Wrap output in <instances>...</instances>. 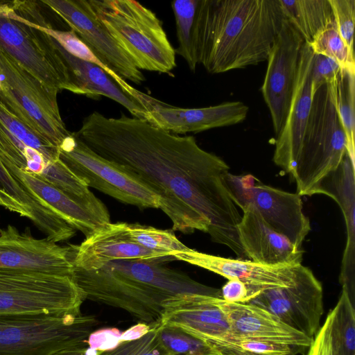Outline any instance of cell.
Returning <instances> with one entry per match:
<instances>
[{"mask_svg":"<svg viewBox=\"0 0 355 355\" xmlns=\"http://www.w3.org/2000/svg\"><path fill=\"white\" fill-rule=\"evenodd\" d=\"M73 133L151 190L173 231L206 232L239 259L246 257L237 232L241 214L225 182L230 167L200 148L193 136L181 137L134 116L108 118L96 111Z\"/></svg>","mask_w":355,"mask_h":355,"instance_id":"obj_1","label":"cell"},{"mask_svg":"<svg viewBox=\"0 0 355 355\" xmlns=\"http://www.w3.org/2000/svg\"><path fill=\"white\" fill-rule=\"evenodd\" d=\"M283 18L278 0H199L198 64L215 74L267 60Z\"/></svg>","mask_w":355,"mask_h":355,"instance_id":"obj_2","label":"cell"},{"mask_svg":"<svg viewBox=\"0 0 355 355\" xmlns=\"http://www.w3.org/2000/svg\"><path fill=\"white\" fill-rule=\"evenodd\" d=\"M71 278L85 292L86 299L119 308L141 322L160 324L167 293L174 272L164 263L141 259H119L99 269L73 267Z\"/></svg>","mask_w":355,"mask_h":355,"instance_id":"obj_3","label":"cell"},{"mask_svg":"<svg viewBox=\"0 0 355 355\" xmlns=\"http://www.w3.org/2000/svg\"><path fill=\"white\" fill-rule=\"evenodd\" d=\"M336 80L321 86L312 98L298 155L290 173L300 196L318 194L322 182L337 170L347 153V139L334 101Z\"/></svg>","mask_w":355,"mask_h":355,"instance_id":"obj_4","label":"cell"},{"mask_svg":"<svg viewBox=\"0 0 355 355\" xmlns=\"http://www.w3.org/2000/svg\"><path fill=\"white\" fill-rule=\"evenodd\" d=\"M98 20L139 70L169 73L175 51L162 23L150 9L132 0H89Z\"/></svg>","mask_w":355,"mask_h":355,"instance_id":"obj_5","label":"cell"},{"mask_svg":"<svg viewBox=\"0 0 355 355\" xmlns=\"http://www.w3.org/2000/svg\"><path fill=\"white\" fill-rule=\"evenodd\" d=\"M98 321L79 314L0 315V355H53L87 350Z\"/></svg>","mask_w":355,"mask_h":355,"instance_id":"obj_6","label":"cell"},{"mask_svg":"<svg viewBox=\"0 0 355 355\" xmlns=\"http://www.w3.org/2000/svg\"><path fill=\"white\" fill-rule=\"evenodd\" d=\"M85 300L69 276L0 268V315L79 314Z\"/></svg>","mask_w":355,"mask_h":355,"instance_id":"obj_7","label":"cell"},{"mask_svg":"<svg viewBox=\"0 0 355 355\" xmlns=\"http://www.w3.org/2000/svg\"><path fill=\"white\" fill-rule=\"evenodd\" d=\"M0 49L49 89L77 94L69 67L55 40L15 9L0 15Z\"/></svg>","mask_w":355,"mask_h":355,"instance_id":"obj_8","label":"cell"},{"mask_svg":"<svg viewBox=\"0 0 355 355\" xmlns=\"http://www.w3.org/2000/svg\"><path fill=\"white\" fill-rule=\"evenodd\" d=\"M58 93L0 49V99L23 121L59 148L71 132L62 119Z\"/></svg>","mask_w":355,"mask_h":355,"instance_id":"obj_9","label":"cell"},{"mask_svg":"<svg viewBox=\"0 0 355 355\" xmlns=\"http://www.w3.org/2000/svg\"><path fill=\"white\" fill-rule=\"evenodd\" d=\"M58 149V158L89 187L140 209L159 208L157 196L145 184L93 151L73 132Z\"/></svg>","mask_w":355,"mask_h":355,"instance_id":"obj_10","label":"cell"},{"mask_svg":"<svg viewBox=\"0 0 355 355\" xmlns=\"http://www.w3.org/2000/svg\"><path fill=\"white\" fill-rule=\"evenodd\" d=\"M225 182L238 207L242 209L248 203L252 204L273 230L302 249L311 231L302 196L265 184L251 174L236 175L229 172Z\"/></svg>","mask_w":355,"mask_h":355,"instance_id":"obj_11","label":"cell"},{"mask_svg":"<svg viewBox=\"0 0 355 355\" xmlns=\"http://www.w3.org/2000/svg\"><path fill=\"white\" fill-rule=\"evenodd\" d=\"M249 303L268 311L311 339L321 327L322 286L312 270L302 263L296 266L291 286L265 289Z\"/></svg>","mask_w":355,"mask_h":355,"instance_id":"obj_12","label":"cell"},{"mask_svg":"<svg viewBox=\"0 0 355 355\" xmlns=\"http://www.w3.org/2000/svg\"><path fill=\"white\" fill-rule=\"evenodd\" d=\"M304 43L301 35L284 17L268 54L261 87L275 137L279 134L286 118Z\"/></svg>","mask_w":355,"mask_h":355,"instance_id":"obj_13","label":"cell"},{"mask_svg":"<svg viewBox=\"0 0 355 355\" xmlns=\"http://www.w3.org/2000/svg\"><path fill=\"white\" fill-rule=\"evenodd\" d=\"M112 71L141 85L146 78L98 20L89 0H42Z\"/></svg>","mask_w":355,"mask_h":355,"instance_id":"obj_14","label":"cell"},{"mask_svg":"<svg viewBox=\"0 0 355 355\" xmlns=\"http://www.w3.org/2000/svg\"><path fill=\"white\" fill-rule=\"evenodd\" d=\"M76 245H60L32 236L30 228L21 232L8 225L0 227V268L39 271L71 277Z\"/></svg>","mask_w":355,"mask_h":355,"instance_id":"obj_15","label":"cell"},{"mask_svg":"<svg viewBox=\"0 0 355 355\" xmlns=\"http://www.w3.org/2000/svg\"><path fill=\"white\" fill-rule=\"evenodd\" d=\"M218 298L200 294L168 297L163 303L159 324L178 328L205 343L223 339L229 335L230 325Z\"/></svg>","mask_w":355,"mask_h":355,"instance_id":"obj_16","label":"cell"},{"mask_svg":"<svg viewBox=\"0 0 355 355\" xmlns=\"http://www.w3.org/2000/svg\"><path fill=\"white\" fill-rule=\"evenodd\" d=\"M249 107L241 101H230L201 108H182L154 99L145 120L173 134L200 132L243 121Z\"/></svg>","mask_w":355,"mask_h":355,"instance_id":"obj_17","label":"cell"},{"mask_svg":"<svg viewBox=\"0 0 355 355\" xmlns=\"http://www.w3.org/2000/svg\"><path fill=\"white\" fill-rule=\"evenodd\" d=\"M313 55L308 43L304 42L288 111L284 125L276 137L272 159L288 174L295 164L311 107L310 73Z\"/></svg>","mask_w":355,"mask_h":355,"instance_id":"obj_18","label":"cell"},{"mask_svg":"<svg viewBox=\"0 0 355 355\" xmlns=\"http://www.w3.org/2000/svg\"><path fill=\"white\" fill-rule=\"evenodd\" d=\"M119 259H141L165 263L176 260L173 256L157 252L130 241L125 223L106 224L76 245L73 267L85 270L99 269Z\"/></svg>","mask_w":355,"mask_h":355,"instance_id":"obj_19","label":"cell"},{"mask_svg":"<svg viewBox=\"0 0 355 355\" xmlns=\"http://www.w3.org/2000/svg\"><path fill=\"white\" fill-rule=\"evenodd\" d=\"M237 225L239 239L247 258L265 266L302 263L304 250L273 230L251 203L242 209Z\"/></svg>","mask_w":355,"mask_h":355,"instance_id":"obj_20","label":"cell"},{"mask_svg":"<svg viewBox=\"0 0 355 355\" xmlns=\"http://www.w3.org/2000/svg\"><path fill=\"white\" fill-rule=\"evenodd\" d=\"M217 303L230 325L227 337L279 343L299 350L309 348L313 339L291 328L268 311L252 303ZM226 337V338H227Z\"/></svg>","mask_w":355,"mask_h":355,"instance_id":"obj_21","label":"cell"},{"mask_svg":"<svg viewBox=\"0 0 355 355\" xmlns=\"http://www.w3.org/2000/svg\"><path fill=\"white\" fill-rule=\"evenodd\" d=\"M174 257L227 279H237L263 290L291 286L294 282L297 266H265L251 260L225 258L191 248L174 255Z\"/></svg>","mask_w":355,"mask_h":355,"instance_id":"obj_22","label":"cell"},{"mask_svg":"<svg viewBox=\"0 0 355 355\" xmlns=\"http://www.w3.org/2000/svg\"><path fill=\"white\" fill-rule=\"evenodd\" d=\"M0 206L26 217L55 243L72 238L76 230L13 177L0 160Z\"/></svg>","mask_w":355,"mask_h":355,"instance_id":"obj_23","label":"cell"},{"mask_svg":"<svg viewBox=\"0 0 355 355\" xmlns=\"http://www.w3.org/2000/svg\"><path fill=\"white\" fill-rule=\"evenodd\" d=\"M10 174L86 237L106 225L94 214L37 175L1 161Z\"/></svg>","mask_w":355,"mask_h":355,"instance_id":"obj_24","label":"cell"},{"mask_svg":"<svg viewBox=\"0 0 355 355\" xmlns=\"http://www.w3.org/2000/svg\"><path fill=\"white\" fill-rule=\"evenodd\" d=\"M55 43L69 67L77 94L93 98L100 96H106L123 106L134 117L145 120L146 110L123 92L103 69L72 56Z\"/></svg>","mask_w":355,"mask_h":355,"instance_id":"obj_25","label":"cell"},{"mask_svg":"<svg viewBox=\"0 0 355 355\" xmlns=\"http://www.w3.org/2000/svg\"><path fill=\"white\" fill-rule=\"evenodd\" d=\"M37 175L88 209L105 224L110 223L106 206L89 190L87 184L59 158L48 163Z\"/></svg>","mask_w":355,"mask_h":355,"instance_id":"obj_26","label":"cell"},{"mask_svg":"<svg viewBox=\"0 0 355 355\" xmlns=\"http://www.w3.org/2000/svg\"><path fill=\"white\" fill-rule=\"evenodd\" d=\"M319 193L328 195L338 202L347 225L348 239L343 259L354 261V163L347 153L337 170L322 182Z\"/></svg>","mask_w":355,"mask_h":355,"instance_id":"obj_27","label":"cell"},{"mask_svg":"<svg viewBox=\"0 0 355 355\" xmlns=\"http://www.w3.org/2000/svg\"><path fill=\"white\" fill-rule=\"evenodd\" d=\"M278 3L284 17L308 44L334 21L329 0H278Z\"/></svg>","mask_w":355,"mask_h":355,"instance_id":"obj_28","label":"cell"},{"mask_svg":"<svg viewBox=\"0 0 355 355\" xmlns=\"http://www.w3.org/2000/svg\"><path fill=\"white\" fill-rule=\"evenodd\" d=\"M44 32L49 35L62 49L72 56L81 60L92 63L103 69L118 86L143 107L150 96L144 94L122 78L104 63L90 48L72 30L62 31L50 28H43Z\"/></svg>","mask_w":355,"mask_h":355,"instance_id":"obj_29","label":"cell"},{"mask_svg":"<svg viewBox=\"0 0 355 355\" xmlns=\"http://www.w3.org/2000/svg\"><path fill=\"white\" fill-rule=\"evenodd\" d=\"M336 355H355V306L342 291L336 306L327 315Z\"/></svg>","mask_w":355,"mask_h":355,"instance_id":"obj_30","label":"cell"},{"mask_svg":"<svg viewBox=\"0 0 355 355\" xmlns=\"http://www.w3.org/2000/svg\"><path fill=\"white\" fill-rule=\"evenodd\" d=\"M198 5L199 0H176L171 2L178 41L175 53L185 60L192 71H196L198 64L195 45L196 17Z\"/></svg>","mask_w":355,"mask_h":355,"instance_id":"obj_31","label":"cell"},{"mask_svg":"<svg viewBox=\"0 0 355 355\" xmlns=\"http://www.w3.org/2000/svg\"><path fill=\"white\" fill-rule=\"evenodd\" d=\"M336 108L347 139V153L354 163L355 73L341 70L334 85Z\"/></svg>","mask_w":355,"mask_h":355,"instance_id":"obj_32","label":"cell"},{"mask_svg":"<svg viewBox=\"0 0 355 355\" xmlns=\"http://www.w3.org/2000/svg\"><path fill=\"white\" fill-rule=\"evenodd\" d=\"M127 238L148 250L173 256L189 251L191 248L183 244L169 230H161L139 223H125Z\"/></svg>","mask_w":355,"mask_h":355,"instance_id":"obj_33","label":"cell"},{"mask_svg":"<svg viewBox=\"0 0 355 355\" xmlns=\"http://www.w3.org/2000/svg\"><path fill=\"white\" fill-rule=\"evenodd\" d=\"M207 343L216 355H295L300 352L286 344L250 338L227 337Z\"/></svg>","mask_w":355,"mask_h":355,"instance_id":"obj_34","label":"cell"},{"mask_svg":"<svg viewBox=\"0 0 355 355\" xmlns=\"http://www.w3.org/2000/svg\"><path fill=\"white\" fill-rule=\"evenodd\" d=\"M308 44L314 54L329 58L341 70L355 73L354 53L340 37L335 21L320 31Z\"/></svg>","mask_w":355,"mask_h":355,"instance_id":"obj_35","label":"cell"},{"mask_svg":"<svg viewBox=\"0 0 355 355\" xmlns=\"http://www.w3.org/2000/svg\"><path fill=\"white\" fill-rule=\"evenodd\" d=\"M157 331L159 343L167 355H216L207 343L178 328L159 324Z\"/></svg>","mask_w":355,"mask_h":355,"instance_id":"obj_36","label":"cell"},{"mask_svg":"<svg viewBox=\"0 0 355 355\" xmlns=\"http://www.w3.org/2000/svg\"><path fill=\"white\" fill-rule=\"evenodd\" d=\"M157 328V326L153 327L141 338L121 342L114 349L99 352V355H167L158 340Z\"/></svg>","mask_w":355,"mask_h":355,"instance_id":"obj_37","label":"cell"},{"mask_svg":"<svg viewBox=\"0 0 355 355\" xmlns=\"http://www.w3.org/2000/svg\"><path fill=\"white\" fill-rule=\"evenodd\" d=\"M338 33L354 52L355 0H329Z\"/></svg>","mask_w":355,"mask_h":355,"instance_id":"obj_38","label":"cell"},{"mask_svg":"<svg viewBox=\"0 0 355 355\" xmlns=\"http://www.w3.org/2000/svg\"><path fill=\"white\" fill-rule=\"evenodd\" d=\"M340 71V67L334 60L322 55L314 54L310 73L312 98L321 86L336 80Z\"/></svg>","mask_w":355,"mask_h":355,"instance_id":"obj_39","label":"cell"},{"mask_svg":"<svg viewBox=\"0 0 355 355\" xmlns=\"http://www.w3.org/2000/svg\"><path fill=\"white\" fill-rule=\"evenodd\" d=\"M263 291L237 279H228L220 289L222 299L230 303H248Z\"/></svg>","mask_w":355,"mask_h":355,"instance_id":"obj_40","label":"cell"},{"mask_svg":"<svg viewBox=\"0 0 355 355\" xmlns=\"http://www.w3.org/2000/svg\"><path fill=\"white\" fill-rule=\"evenodd\" d=\"M121 334L122 331L115 327L94 331L87 339L89 348L99 352L114 349L121 343Z\"/></svg>","mask_w":355,"mask_h":355,"instance_id":"obj_41","label":"cell"},{"mask_svg":"<svg viewBox=\"0 0 355 355\" xmlns=\"http://www.w3.org/2000/svg\"><path fill=\"white\" fill-rule=\"evenodd\" d=\"M306 355H336L331 335L329 319L327 316L313 337Z\"/></svg>","mask_w":355,"mask_h":355,"instance_id":"obj_42","label":"cell"},{"mask_svg":"<svg viewBox=\"0 0 355 355\" xmlns=\"http://www.w3.org/2000/svg\"><path fill=\"white\" fill-rule=\"evenodd\" d=\"M152 327H153L149 324L139 322L130 327L124 332H122L121 341L123 342L137 340L148 333Z\"/></svg>","mask_w":355,"mask_h":355,"instance_id":"obj_43","label":"cell"},{"mask_svg":"<svg viewBox=\"0 0 355 355\" xmlns=\"http://www.w3.org/2000/svg\"><path fill=\"white\" fill-rule=\"evenodd\" d=\"M16 0L15 1H0V15L10 12L15 9Z\"/></svg>","mask_w":355,"mask_h":355,"instance_id":"obj_44","label":"cell"},{"mask_svg":"<svg viewBox=\"0 0 355 355\" xmlns=\"http://www.w3.org/2000/svg\"><path fill=\"white\" fill-rule=\"evenodd\" d=\"M86 350H68L55 353L53 355H86Z\"/></svg>","mask_w":355,"mask_h":355,"instance_id":"obj_45","label":"cell"}]
</instances>
